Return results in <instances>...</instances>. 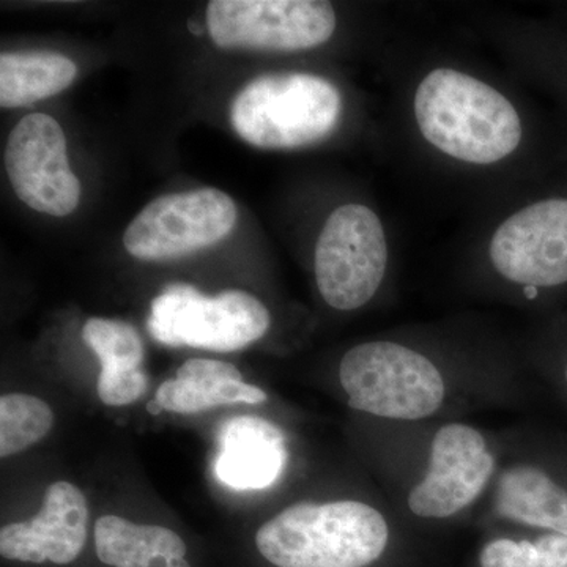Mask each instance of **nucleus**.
Returning a JSON list of instances; mask_svg holds the SVG:
<instances>
[{
    "mask_svg": "<svg viewBox=\"0 0 567 567\" xmlns=\"http://www.w3.org/2000/svg\"><path fill=\"white\" fill-rule=\"evenodd\" d=\"M417 128L436 151L457 162L487 166L505 159L522 142L513 103L477 78L436 69L417 85Z\"/></svg>",
    "mask_w": 567,
    "mask_h": 567,
    "instance_id": "f257e3e1",
    "label": "nucleus"
},
{
    "mask_svg": "<svg viewBox=\"0 0 567 567\" xmlns=\"http://www.w3.org/2000/svg\"><path fill=\"white\" fill-rule=\"evenodd\" d=\"M256 546L275 567H372L386 555L390 528L365 503H298L259 528Z\"/></svg>",
    "mask_w": 567,
    "mask_h": 567,
    "instance_id": "f03ea898",
    "label": "nucleus"
},
{
    "mask_svg": "<svg viewBox=\"0 0 567 567\" xmlns=\"http://www.w3.org/2000/svg\"><path fill=\"white\" fill-rule=\"evenodd\" d=\"M342 99L334 84L311 73L264 74L230 107L235 133L264 151H297L333 134Z\"/></svg>",
    "mask_w": 567,
    "mask_h": 567,
    "instance_id": "7ed1b4c3",
    "label": "nucleus"
},
{
    "mask_svg": "<svg viewBox=\"0 0 567 567\" xmlns=\"http://www.w3.org/2000/svg\"><path fill=\"white\" fill-rule=\"evenodd\" d=\"M339 379L349 405L388 420L434 415L445 399V380L427 358L395 342L353 347L342 358Z\"/></svg>",
    "mask_w": 567,
    "mask_h": 567,
    "instance_id": "20e7f679",
    "label": "nucleus"
},
{
    "mask_svg": "<svg viewBox=\"0 0 567 567\" xmlns=\"http://www.w3.org/2000/svg\"><path fill=\"white\" fill-rule=\"evenodd\" d=\"M270 322L262 301L245 290L207 297L192 286L174 284L153 300L147 328L164 346L226 353L259 341Z\"/></svg>",
    "mask_w": 567,
    "mask_h": 567,
    "instance_id": "39448f33",
    "label": "nucleus"
},
{
    "mask_svg": "<svg viewBox=\"0 0 567 567\" xmlns=\"http://www.w3.org/2000/svg\"><path fill=\"white\" fill-rule=\"evenodd\" d=\"M386 265L379 216L360 204L336 208L316 245V279L323 300L339 311L363 308L385 278Z\"/></svg>",
    "mask_w": 567,
    "mask_h": 567,
    "instance_id": "423d86ee",
    "label": "nucleus"
},
{
    "mask_svg": "<svg viewBox=\"0 0 567 567\" xmlns=\"http://www.w3.org/2000/svg\"><path fill=\"white\" fill-rule=\"evenodd\" d=\"M208 32L221 50L293 52L327 43L336 11L320 0H213Z\"/></svg>",
    "mask_w": 567,
    "mask_h": 567,
    "instance_id": "0eeeda50",
    "label": "nucleus"
},
{
    "mask_svg": "<svg viewBox=\"0 0 567 567\" xmlns=\"http://www.w3.org/2000/svg\"><path fill=\"white\" fill-rule=\"evenodd\" d=\"M235 224L237 205L219 189L166 194L130 223L123 246L140 260L174 259L218 244Z\"/></svg>",
    "mask_w": 567,
    "mask_h": 567,
    "instance_id": "6e6552de",
    "label": "nucleus"
},
{
    "mask_svg": "<svg viewBox=\"0 0 567 567\" xmlns=\"http://www.w3.org/2000/svg\"><path fill=\"white\" fill-rule=\"evenodd\" d=\"M6 167L20 200L32 210L69 216L81 200V183L71 171L61 123L48 114L25 115L11 130Z\"/></svg>",
    "mask_w": 567,
    "mask_h": 567,
    "instance_id": "1a4fd4ad",
    "label": "nucleus"
},
{
    "mask_svg": "<svg viewBox=\"0 0 567 567\" xmlns=\"http://www.w3.org/2000/svg\"><path fill=\"white\" fill-rule=\"evenodd\" d=\"M492 265L507 281L525 287L567 282V199H546L499 224L488 246Z\"/></svg>",
    "mask_w": 567,
    "mask_h": 567,
    "instance_id": "9d476101",
    "label": "nucleus"
},
{
    "mask_svg": "<svg viewBox=\"0 0 567 567\" xmlns=\"http://www.w3.org/2000/svg\"><path fill=\"white\" fill-rule=\"evenodd\" d=\"M424 480L409 496L413 514L446 518L472 505L494 473V456L484 436L465 424H447L432 442Z\"/></svg>",
    "mask_w": 567,
    "mask_h": 567,
    "instance_id": "9b49d317",
    "label": "nucleus"
},
{
    "mask_svg": "<svg viewBox=\"0 0 567 567\" xmlns=\"http://www.w3.org/2000/svg\"><path fill=\"white\" fill-rule=\"evenodd\" d=\"M287 464L286 435L259 416H237L219 431L218 480L235 491L274 486Z\"/></svg>",
    "mask_w": 567,
    "mask_h": 567,
    "instance_id": "f8f14e48",
    "label": "nucleus"
},
{
    "mask_svg": "<svg viewBox=\"0 0 567 567\" xmlns=\"http://www.w3.org/2000/svg\"><path fill=\"white\" fill-rule=\"evenodd\" d=\"M499 517L567 537V486L536 465H517L496 492Z\"/></svg>",
    "mask_w": 567,
    "mask_h": 567,
    "instance_id": "ddd939ff",
    "label": "nucleus"
},
{
    "mask_svg": "<svg viewBox=\"0 0 567 567\" xmlns=\"http://www.w3.org/2000/svg\"><path fill=\"white\" fill-rule=\"evenodd\" d=\"M95 550L100 561L112 567H192L185 540L173 529L118 516L96 520Z\"/></svg>",
    "mask_w": 567,
    "mask_h": 567,
    "instance_id": "4468645a",
    "label": "nucleus"
},
{
    "mask_svg": "<svg viewBox=\"0 0 567 567\" xmlns=\"http://www.w3.org/2000/svg\"><path fill=\"white\" fill-rule=\"evenodd\" d=\"M87 522L84 494L74 484L59 481L48 487L43 507L24 527L29 543L44 561L70 565L84 550Z\"/></svg>",
    "mask_w": 567,
    "mask_h": 567,
    "instance_id": "2eb2a0df",
    "label": "nucleus"
},
{
    "mask_svg": "<svg viewBox=\"0 0 567 567\" xmlns=\"http://www.w3.org/2000/svg\"><path fill=\"white\" fill-rule=\"evenodd\" d=\"M76 63L50 51L3 52L0 55V106L20 107L70 87Z\"/></svg>",
    "mask_w": 567,
    "mask_h": 567,
    "instance_id": "dca6fc26",
    "label": "nucleus"
},
{
    "mask_svg": "<svg viewBox=\"0 0 567 567\" xmlns=\"http://www.w3.org/2000/svg\"><path fill=\"white\" fill-rule=\"evenodd\" d=\"M54 425V412L43 399L29 394L0 398V456L22 453L44 436Z\"/></svg>",
    "mask_w": 567,
    "mask_h": 567,
    "instance_id": "f3484780",
    "label": "nucleus"
},
{
    "mask_svg": "<svg viewBox=\"0 0 567 567\" xmlns=\"http://www.w3.org/2000/svg\"><path fill=\"white\" fill-rule=\"evenodd\" d=\"M82 339L100 358L103 379L140 371L144 342L132 324L95 317L82 328Z\"/></svg>",
    "mask_w": 567,
    "mask_h": 567,
    "instance_id": "a211bd4d",
    "label": "nucleus"
},
{
    "mask_svg": "<svg viewBox=\"0 0 567 567\" xmlns=\"http://www.w3.org/2000/svg\"><path fill=\"white\" fill-rule=\"evenodd\" d=\"M480 567H567V537L543 533L536 539L491 540L481 550Z\"/></svg>",
    "mask_w": 567,
    "mask_h": 567,
    "instance_id": "6ab92c4d",
    "label": "nucleus"
},
{
    "mask_svg": "<svg viewBox=\"0 0 567 567\" xmlns=\"http://www.w3.org/2000/svg\"><path fill=\"white\" fill-rule=\"evenodd\" d=\"M177 379L188 383L204 394L208 409H213L212 395L221 383L241 380L240 371L234 364L218 360L194 358L183 363L177 371Z\"/></svg>",
    "mask_w": 567,
    "mask_h": 567,
    "instance_id": "aec40b11",
    "label": "nucleus"
},
{
    "mask_svg": "<svg viewBox=\"0 0 567 567\" xmlns=\"http://www.w3.org/2000/svg\"><path fill=\"white\" fill-rule=\"evenodd\" d=\"M148 386L147 374L142 369L117 377L103 379L99 377L96 383V393L102 399L103 404L111 406H122L133 404L140 401Z\"/></svg>",
    "mask_w": 567,
    "mask_h": 567,
    "instance_id": "412c9836",
    "label": "nucleus"
},
{
    "mask_svg": "<svg viewBox=\"0 0 567 567\" xmlns=\"http://www.w3.org/2000/svg\"><path fill=\"white\" fill-rule=\"evenodd\" d=\"M267 401V393L259 386L248 385L244 380L237 382L221 383L213 391L212 404L230 405V404H249L257 405Z\"/></svg>",
    "mask_w": 567,
    "mask_h": 567,
    "instance_id": "4be33fe9",
    "label": "nucleus"
},
{
    "mask_svg": "<svg viewBox=\"0 0 567 567\" xmlns=\"http://www.w3.org/2000/svg\"><path fill=\"white\" fill-rule=\"evenodd\" d=\"M147 410H148V413H151V415H153V416L159 415V413L164 412L163 406L158 404V401H156V399H155V401L148 402Z\"/></svg>",
    "mask_w": 567,
    "mask_h": 567,
    "instance_id": "5701e85b",
    "label": "nucleus"
},
{
    "mask_svg": "<svg viewBox=\"0 0 567 567\" xmlns=\"http://www.w3.org/2000/svg\"><path fill=\"white\" fill-rule=\"evenodd\" d=\"M565 383H566V388H567V363H566V368H565Z\"/></svg>",
    "mask_w": 567,
    "mask_h": 567,
    "instance_id": "b1692460",
    "label": "nucleus"
}]
</instances>
